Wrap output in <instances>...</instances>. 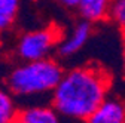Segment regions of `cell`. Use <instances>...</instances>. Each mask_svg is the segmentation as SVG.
Returning <instances> with one entry per match:
<instances>
[{"label":"cell","instance_id":"1","mask_svg":"<svg viewBox=\"0 0 125 123\" xmlns=\"http://www.w3.org/2000/svg\"><path fill=\"white\" fill-rule=\"evenodd\" d=\"M112 76L95 62L64 70L49 97L57 113L69 120L85 122L88 116L110 95Z\"/></svg>","mask_w":125,"mask_h":123},{"label":"cell","instance_id":"2","mask_svg":"<svg viewBox=\"0 0 125 123\" xmlns=\"http://www.w3.org/2000/svg\"><path fill=\"white\" fill-rule=\"evenodd\" d=\"M64 68L55 58L39 61H20L5 79V86L15 99H30L54 92L60 83Z\"/></svg>","mask_w":125,"mask_h":123},{"label":"cell","instance_id":"3","mask_svg":"<svg viewBox=\"0 0 125 123\" xmlns=\"http://www.w3.org/2000/svg\"><path fill=\"white\" fill-rule=\"evenodd\" d=\"M64 31L55 24L24 31L15 42L13 53L18 61H39L57 52Z\"/></svg>","mask_w":125,"mask_h":123},{"label":"cell","instance_id":"4","mask_svg":"<svg viewBox=\"0 0 125 123\" xmlns=\"http://www.w3.org/2000/svg\"><path fill=\"white\" fill-rule=\"evenodd\" d=\"M94 33V24L85 19L76 21L69 31H66L61 37V42L58 44L57 53L61 58H70L76 53H79L88 42L91 40Z\"/></svg>","mask_w":125,"mask_h":123},{"label":"cell","instance_id":"5","mask_svg":"<svg viewBox=\"0 0 125 123\" xmlns=\"http://www.w3.org/2000/svg\"><path fill=\"white\" fill-rule=\"evenodd\" d=\"M83 123H125V99L109 95Z\"/></svg>","mask_w":125,"mask_h":123},{"label":"cell","instance_id":"6","mask_svg":"<svg viewBox=\"0 0 125 123\" xmlns=\"http://www.w3.org/2000/svg\"><path fill=\"white\" fill-rule=\"evenodd\" d=\"M51 104H28L18 110L12 123H62Z\"/></svg>","mask_w":125,"mask_h":123},{"label":"cell","instance_id":"7","mask_svg":"<svg viewBox=\"0 0 125 123\" xmlns=\"http://www.w3.org/2000/svg\"><path fill=\"white\" fill-rule=\"evenodd\" d=\"M113 0H79L76 12L81 19L89 21L92 24H100L109 21Z\"/></svg>","mask_w":125,"mask_h":123},{"label":"cell","instance_id":"8","mask_svg":"<svg viewBox=\"0 0 125 123\" xmlns=\"http://www.w3.org/2000/svg\"><path fill=\"white\" fill-rule=\"evenodd\" d=\"M21 0H0V33L10 30L18 19Z\"/></svg>","mask_w":125,"mask_h":123},{"label":"cell","instance_id":"9","mask_svg":"<svg viewBox=\"0 0 125 123\" xmlns=\"http://www.w3.org/2000/svg\"><path fill=\"white\" fill-rule=\"evenodd\" d=\"M18 110L15 97L5 85H0V123H12Z\"/></svg>","mask_w":125,"mask_h":123},{"label":"cell","instance_id":"10","mask_svg":"<svg viewBox=\"0 0 125 123\" xmlns=\"http://www.w3.org/2000/svg\"><path fill=\"white\" fill-rule=\"evenodd\" d=\"M109 21H112L115 27L125 36V0H113Z\"/></svg>","mask_w":125,"mask_h":123},{"label":"cell","instance_id":"11","mask_svg":"<svg viewBox=\"0 0 125 123\" xmlns=\"http://www.w3.org/2000/svg\"><path fill=\"white\" fill-rule=\"evenodd\" d=\"M54 3H57L58 6L64 8V9H69V10H76L77 8V3L79 0H52Z\"/></svg>","mask_w":125,"mask_h":123},{"label":"cell","instance_id":"12","mask_svg":"<svg viewBox=\"0 0 125 123\" xmlns=\"http://www.w3.org/2000/svg\"><path fill=\"white\" fill-rule=\"evenodd\" d=\"M124 71H125V51H124Z\"/></svg>","mask_w":125,"mask_h":123}]
</instances>
